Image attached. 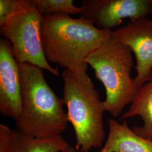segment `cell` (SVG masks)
I'll return each instance as SVG.
<instances>
[{
	"instance_id": "6da1fadb",
	"label": "cell",
	"mask_w": 152,
	"mask_h": 152,
	"mask_svg": "<svg viewBox=\"0 0 152 152\" xmlns=\"http://www.w3.org/2000/svg\"><path fill=\"white\" fill-rule=\"evenodd\" d=\"M110 32L66 14L44 16L40 29L42 50L48 61L80 74L87 73L86 58L110 38Z\"/></svg>"
},
{
	"instance_id": "7a4b0ae2",
	"label": "cell",
	"mask_w": 152,
	"mask_h": 152,
	"mask_svg": "<svg viewBox=\"0 0 152 152\" xmlns=\"http://www.w3.org/2000/svg\"><path fill=\"white\" fill-rule=\"evenodd\" d=\"M22 112L17 129L28 136L44 139L60 136L69 122L59 98L49 86L42 69L29 63H20Z\"/></svg>"
},
{
	"instance_id": "3957f363",
	"label": "cell",
	"mask_w": 152,
	"mask_h": 152,
	"mask_svg": "<svg viewBox=\"0 0 152 152\" xmlns=\"http://www.w3.org/2000/svg\"><path fill=\"white\" fill-rule=\"evenodd\" d=\"M63 98L69 122L76 137V149L89 152L101 148L105 136L103 115L105 110L98 90L87 73H76L65 69Z\"/></svg>"
},
{
	"instance_id": "277c9868",
	"label": "cell",
	"mask_w": 152,
	"mask_h": 152,
	"mask_svg": "<svg viewBox=\"0 0 152 152\" xmlns=\"http://www.w3.org/2000/svg\"><path fill=\"white\" fill-rule=\"evenodd\" d=\"M86 63L103 84L105 112L114 118L118 117L132 103L139 88L135 78L131 77L134 66L131 50L110 37L88 56Z\"/></svg>"
},
{
	"instance_id": "5b68a950",
	"label": "cell",
	"mask_w": 152,
	"mask_h": 152,
	"mask_svg": "<svg viewBox=\"0 0 152 152\" xmlns=\"http://www.w3.org/2000/svg\"><path fill=\"white\" fill-rule=\"evenodd\" d=\"M43 17L33 0H28L20 11L0 26V33L10 42L14 57L19 64L29 63L59 76L58 66L50 65L42 50L40 29Z\"/></svg>"
},
{
	"instance_id": "8992f818",
	"label": "cell",
	"mask_w": 152,
	"mask_h": 152,
	"mask_svg": "<svg viewBox=\"0 0 152 152\" xmlns=\"http://www.w3.org/2000/svg\"><path fill=\"white\" fill-rule=\"evenodd\" d=\"M81 7L80 18L109 31L126 18L133 22L152 15V0H84Z\"/></svg>"
},
{
	"instance_id": "52a82bcc",
	"label": "cell",
	"mask_w": 152,
	"mask_h": 152,
	"mask_svg": "<svg viewBox=\"0 0 152 152\" xmlns=\"http://www.w3.org/2000/svg\"><path fill=\"white\" fill-rule=\"evenodd\" d=\"M111 37L130 48L136 60L139 88L152 80V19L143 18L111 31Z\"/></svg>"
},
{
	"instance_id": "ba28073f",
	"label": "cell",
	"mask_w": 152,
	"mask_h": 152,
	"mask_svg": "<svg viewBox=\"0 0 152 152\" xmlns=\"http://www.w3.org/2000/svg\"><path fill=\"white\" fill-rule=\"evenodd\" d=\"M22 112L19 64L12 54L10 42L0 39V112L17 121Z\"/></svg>"
},
{
	"instance_id": "9c48e42d",
	"label": "cell",
	"mask_w": 152,
	"mask_h": 152,
	"mask_svg": "<svg viewBox=\"0 0 152 152\" xmlns=\"http://www.w3.org/2000/svg\"><path fill=\"white\" fill-rule=\"evenodd\" d=\"M107 140L99 152H152V140L138 135L127 124L114 119L108 121Z\"/></svg>"
},
{
	"instance_id": "30bf717a",
	"label": "cell",
	"mask_w": 152,
	"mask_h": 152,
	"mask_svg": "<svg viewBox=\"0 0 152 152\" xmlns=\"http://www.w3.org/2000/svg\"><path fill=\"white\" fill-rule=\"evenodd\" d=\"M140 116L143 121L142 126L132 129L138 135L152 140V80L140 87L130 107L121 115V120Z\"/></svg>"
},
{
	"instance_id": "8fae6325",
	"label": "cell",
	"mask_w": 152,
	"mask_h": 152,
	"mask_svg": "<svg viewBox=\"0 0 152 152\" xmlns=\"http://www.w3.org/2000/svg\"><path fill=\"white\" fill-rule=\"evenodd\" d=\"M18 152H61L68 145L61 135L49 139H36L16 130Z\"/></svg>"
},
{
	"instance_id": "7c38bea8",
	"label": "cell",
	"mask_w": 152,
	"mask_h": 152,
	"mask_svg": "<svg viewBox=\"0 0 152 152\" xmlns=\"http://www.w3.org/2000/svg\"><path fill=\"white\" fill-rule=\"evenodd\" d=\"M34 5L43 16L57 14L81 15L83 9L75 5L73 0H33Z\"/></svg>"
},
{
	"instance_id": "4fadbf2b",
	"label": "cell",
	"mask_w": 152,
	"mask_h": 152,
	"mask_svg": "<svg viewBox=\"0 0 152 152\" xmlns=\"http://www.w3.org/2000/svg\"><path fill=\"white\" fill-rule=\"evenodd\" d=\"M28 0H0V26L22 10Z\"/></svg>"
},
{
	"instance_id": "5bb4252c",
	"label": "cell",
	"mask_w": 152,
	"mask_h": 152,
	"mask_svg": "<svg viewBox=\"0 0 152 152\" xmlns=\"http://www.w3.org/2000/svg\"><path fill=\"white\" fill-rule=\"evenodd\" d=\"M0 152H18L16 130L0 125Z\"/></svg>"
},
{
	"instance_id": "9a60e30c",
	"label": "cell",
	"mask_w": 152,
	"mask_h": 152,
	"mask_svg": "<svg viewBox=\"0 0 152 152\" xmlns=\"http://www.w3.org/2000/svg\"><path fill=\"white\" fill-rule=\"evenodd\" d=\"M61 152H80L79 151H77L76 148L72 147L71 145H68L65 147Z\"/></svg>"
}]
</instances>
